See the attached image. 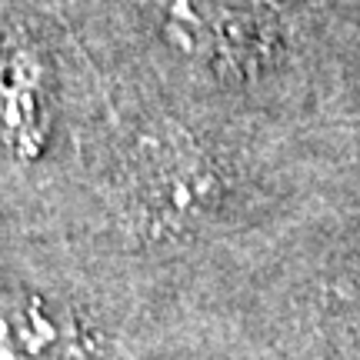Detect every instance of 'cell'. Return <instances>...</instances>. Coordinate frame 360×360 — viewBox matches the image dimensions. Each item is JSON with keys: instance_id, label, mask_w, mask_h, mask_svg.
Returning <instances> with one entry per match:
<instances>
[{"instance_id": "7a4b0ae2", "label": "cell", "mask_w": 360, "mask_h": 360, "mask_svg": "<svg viewBox=\"0 0 360 360\" xmlns=\"http://www.w3.org/2000/svg\"><path fill=\"white\" fill-rule=\"evenodd\" d=\"M0 360H87L74 321L37 294H0Z\"/></svg>"}, {"instance_id": "6da1fadb", "label": "cell", "mask_w": 360, "mask_h": 360, "mask_svg": "<svg viewBox=\"0 0 360 360\" xmlns=\"http://www.w3.org/2000/svg\"><path fill=\"white\" fill-rule=\"evenodd\" d=\"M47 141V80L24 44L0 47V143L17 160H34Z\"/></svg>"}]
</instances>
